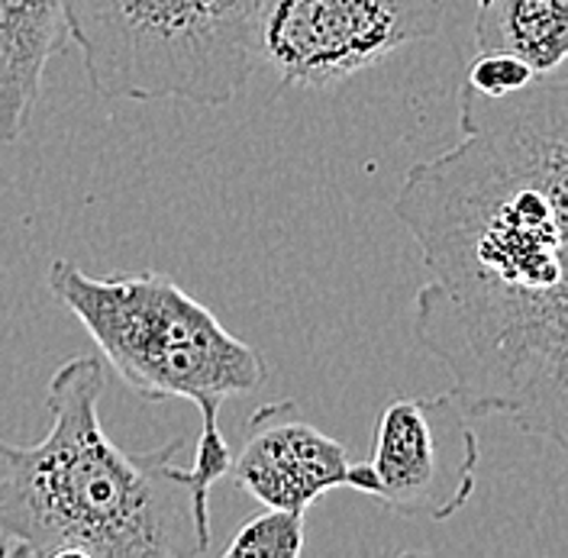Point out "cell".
<instances>
[{"label": "cell", "mask_w": 568, "mask_h": 558, "mask_svg": "<svg viewBox=\"0 0 568 558\" xmlns=\"http://www.w3.org/2000/svg\"><path fill=\"white\" fill-rule=\"evenodd\" d=\"M462 140L407 169L394 216L420 248L414 336L468 417L568 449V74L485 98L459 88Z\"/></svg>", "instance_id": "obj_1"}, {"label": "cell", "mask_w": 568, "mask_h": 558, "mask_svg": "<svg viewBox=\"0 0 568 558\" xmlns=\"http://www.w3.org/2000/svg\"><path fill=\"white\" fill-rule=\"evenodd\" d=\"M106 390L98 355L69 358L49 382V433L33 446L0 439V539L13 556L197 558L211 520L194 507L175 455L120 449L101 426Z\"/></svg>", "instance_id": "obj_2"}, {"label": "cell", "mask_w": 568, "mask_h": 558, "mask_svg": "<svg viewBox=\"0 0 568 558\" xmlns=\"http://www.w3.org/2000/svg\"><path fill=\"white\" fill-rule=\"evenodd\" d=\"M49 291L88 329L116 378L149 404L223 407L226 397L268 382L265 355L162 272L98 278L71 258H55Z\"/></svg>", "instance_id": "obj_3"}, {"label": "cell", "mask_w": 568, "mask_h": 558, "mask_svg": "<svg viewBox=\"0 0 568 558\" xmlns=\"http://www.w3.org/2000/svg\"><path fill=\"white\" fill-rule=\"evenodd\" d=\"M101 98L233 104L255 74L252 0H62Z\"/></svg>", "instance_id": "obj_4"}, {"label": "cell", "mask_w": 568, "mask_h": 558, "mask_svg": "<svg viewBox=\"0 0 568 558\" xmlns=\"http://www.w3.org/2000/svg\"><path fill=\"white\" fill-rule=\"evenodd\" d=\"M443 27V0H252L255 71L326 91Z\"/></svg>", "instance_id": "obj_5"}, {"label": "cell", "mask_w": 568, "mask_h": 558, "mask_svg": "<svg viewBox=\"0 0 568 558\" xmlns=\"http://www.w3.org/2000/svg\"><path fill=\"white\" fill-rule=\"evenodd\" d=\"M453 390L394 397L375 423L365 461H349L346 488L404 520H449L475 494L481 446Z\"/></svg>", "instance_id": "obj_6"}, {"label": "cell", "mask_w": 568, "mask_h": 558, "mask_svg": "<svg viewBox=\"0 0 568 558\" xmlns=\"http://www.w3.org/2000/svg\"><path fill=\"white\" fill-rule=\"evenodd\" d=\"M349 453L301 417L294 400H275L252 410L240 453H233V485L262 507L307 514L323 494L346 488Z\"/></svg>", "instance_id": "obj_7"}, {"label": "cell", "mask_w": 568, "mask_h": 558, "mask_svg": "<svg viewBox=\"0 0 568 558\" xmlns=\"http://www.w3.org/2000/svg\"><path fill=\"white\" fill-rule=\"evenodd\" d=\"M65 42L62 0H0V145L23 136L45 69Z\"/></svg>", "instance_id": "obj_8"}, {"label": "cell", "mask_w": 568, "mask_h": 558, "mask_svg": "<svg viewBox=\"0 0 568 558\" xmlns=\"http://www.w3.org/2000/svg\"><path fill=\"white\" fill-rule=\"evenodd\" d=\"M475 49L510 52L536 74L566 65L568 0H478Z\"/></svg>", "instance_id": "obj_9"}, {"label": "cell", "mask_w": 568, "mask_h": 558, "mask_svg": "<svg viewBox=\"0 0 568 558\" xmlns=\"http://www.w3.org/2000/svg\"><path fill=\"white\" fill-rule=\"evenodd\" d=\"M304 517L301 510H278L265 507V514H255L252 520L233 532L223 556L240 558H297L304 552Z\"/></svg>", "instance_id": "obj_10"}, {"label": "cell", "mask_w": 568, "mask_h": 558, "mask_svg": "<svg viewBox=\"0 0 568 558\" xmlns=\"http://www.w3.org/2000/svg\"><path fill=\"white\" fill-rule=\"evenodd\" d=\"M230 468H233V446L220 429V407H204L197 446L191 455V465H184V478L194 494V507L204 520H211L213 485L230 478Z\"/></svg>", "instance_id": "obj_11"}, {"label": "cell", "mask_w": 568, "mask_h": 558, "mask_svg": "<svg viewBox=\"0 0 568 558\" xmlns=\"http://www.w3.org/2000/svg\"><path fill=\"white\" fill-rule=\"evenodd\" d=\"M532 78L536 71L510 52H478L475 62L468 65L465 84L485 98H507L514 91H524Z\"/></svg>", "instance_id": "obj_12"}, {"label": "cell", "mask_w": 568, "mask_h": 558, "mask_svg": "<svg viewBox=\"0 0 568 558\" xmlns=\"http://www.w3.org/2000/svg\"><path fill=\"white\" fill-rule=\"evenodd\" d=\"M0 556H13V552H10V546H7L3 539H0Z\"/></svg>", "instance_id": "obj_13"}]
</instances>
